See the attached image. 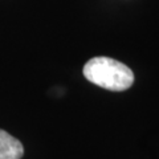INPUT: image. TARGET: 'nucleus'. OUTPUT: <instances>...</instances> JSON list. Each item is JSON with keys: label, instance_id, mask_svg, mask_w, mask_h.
Returning a JSON list of instances; mask_svg holds the SVG:
<instances>
[{"label": "nucleus", "instance_id": "f03ea898", "mask_svg": "<svg viewBox=\"0 0 159 159\" xmlns=\"http://www.w3.org/2000/svg\"><path fill=\"white\" fill-rule=\"evenodd\" d=\"M23 155L21 142L0 129V159H21Z\"/></svg>", "mask_w": 159, "mask_h": 159}, {"label": "nucleus", "instance_id": "f257e3e1", "mask_svg": "<svg viewBox=\"0 0 159 159\" xmlns=\"http://www.w3.org/2000/svg\"><path fill=\"white\" fill-rule=\"evenodd\" d=\"M84 76L88 81L111 92L127 90L134 84V73L127 65L110 57L90 58L84 66Z\"/></svg>", "mask_w": 159, "mask_h": 159}]
</instances>
